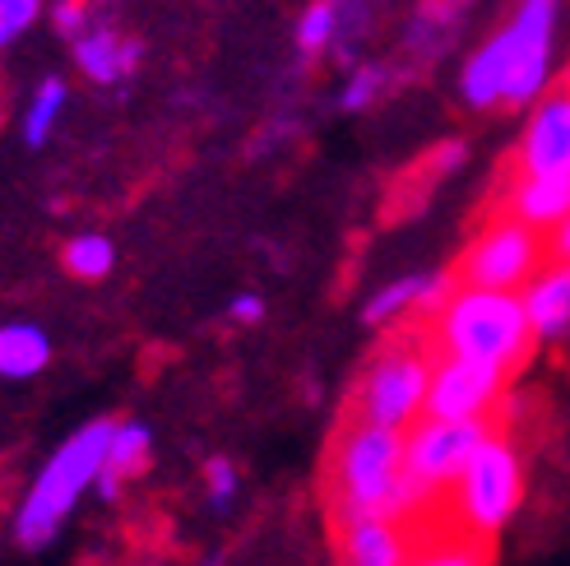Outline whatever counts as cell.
Returning <instances> with one entry per match:
<instances>
[{"label":"cell","instance_id":"cell-21","mask_svg":"<svg viewBox=\"0 0 570 566\" xmlns=\"http://www.w3.org/2000/svg\"><path fill=\"white\" fill-rule=\"evenodd\" d=\"M385 79H390L385 66H357L348 75V84H344V94H338V107H344V111H366L385 94Z\"/></svg>","mask_w":570,"mask_h":566},{"label":"cell","instance_id":"cell-7","mask_svg":"<svg viewBox=\"0 0 570 566\" xmlns=\"http://www.w3.org/2000/svg\"><path fill=\"white\" fill-rule=\"evenodd\" d=\"M492 428L482 418L450 422V418H417L404 432V488L417 497V506L436 492H450L469 456L482 446Z\"/></svg>","mask_w":570,"mask_h":566},{"label":"cell","instance_id":"cell-20","mask_svg":"<svg viewBox=\"0 0 570 566\" xmlns=\"http://www.w3.org/2000/svg\"><path fill=\"white\" fill-rule=\"evenodd\" d=\"M338 42V10L334 0H311L297 19V51L302 56H321Z\"/></svg>","mask_w":570,"mask_h":566},{"label":"cell","instance_id":"cell-5","mask_svg":"<svg viewBox=\"0 0 570 566\" xmlns=\"http://www.w3.org/2000/svg\"><path fill=\"white\" fill-rule=\"evenodd\" d=\"M520 501H524L520 450L501 432H488L450 488L454 520H460L473 539H492V534H501L510 525V516L520 511Z\"/></svg>","mask_w":570,"mask_h":566},{"label":"cell","instance_id":"cell-27","mask_svg":"<svg viewBox=\"0 0 570 566\" xmlns=\"http://www.w3.org/2000/svg\"><path fill=\"white\" fill-rule=\"evenodd\" d=\"M548 256L552 261H561V265H570V214L557 223V228L548 233Z\"/></svg>","mask_w":570,"mask_h":566},{"label":"cell","instance_id":"cell-12","mask_svg":"<svg viewBox=\"0 0 570 566\" xmlns=\"http://www.w3.org/2000/svg\"><path fill=\"white\" fill-rule=\"evenodd\" d=\"M450 293H454V279L441 274V270H432V274H404V279L385 283V289H376L372 297H366L362 321L366 325H390L399 316H413V311H422V316H436Z\"/></svg>","mask_w":570,"mask_h":566},{"label":"cell","instance_id":"cell-22","mask_svg":"<svg viewBox=\"0 0 570 566\" xmlns=\"http://www.w3.org/2000/svg\"><path fill=\"white\" fill-rule=\"evenodd\" d=\"M237 492H242V474H237V465H233V460H223V456H214V460L205 465V497H209V506H214V511H233Z\"/></svg>","mask_w":570,"mask_h":566},{"label":"cell","instance_id":"cell-9","mask_svg":"<svg viewBox=\"0 0 570 566\" xmlns=\"http://www.w3.org/2000/svg\"><path fill=\"white\" fill-rule=\"evenodd\" d=\"M505 367L478 362V358H436L432 362V386H426V413L422 418H450V422H473L501 404L505 394Z\"/></svg>","mask_w":570,"mask_h":566},{"label":"cell","instance_id":"cell-2","mask_svg":"<svg viewBox=\"0 0 570 566\" xmlns=\"http://www.w3.org/2000/svg\"><path fill=\"white\" fill-rule=\"evenodd\" d=\"M330 497L338 520H357V516L409 520L417 511V497L404 488V432H385L353 418L334 446Z\"/></svg>","mask_w":570,"mask_h":566},{"label":"cell","instance_id":"cell-23","mask_svg":"<svg viewBox=\"0 0 570 566\" xmlns=\"http://www.w3.org/2000/svg\"><path fill=\"white\" fill-rule=\"evenodd\" d=\"M409 566H488V557H482L478 544H432L409 557Z\"/></svg>","mask_w":570,"mask_h":566},{"label":"cell","instance_id":"cell-24","mask_svg":"<svg viewBox=\"0 0 570 566\" xmlns=\"http://www.w3.org/2000/svg\"><path fill=\"white\" fill-rule=\"evenodd\" d=\"M42 14V0H0V51H6L19 33L38 23Z\"/></svg>","mask_w":570,"mask_h":566},{"label":"cell","instance_id":"cell-4","mask_svg":"<svg viewBox=\"0 0 570 566\" xmlns=\"http://www.w3.org/2000/svg\"><path fill=\"white\" fill-rule=\"evenodd\" d=\"M436 344L445 358H478L510 372L533 344L520 293H492V289L454 283V293L436 311Z\"/></svg>","mask_w":570,"mask_h":566},{"label":"cell","instance_id":"cell-25","mask_svg":"<svg viewBox=\"0 0 570 566\" xmlns=\"http://www.w3.org/2000/svg\"><path fill=\"white\" fill-rule=\"evenodd\" d=\"M51 23H56V33L79 38L83 28H89V6H83V0H56V6H51Z\"/></svg>","mask_w":570,"mask_h":566},{"label":"cell","instance_id":"cell-10","mask_svg":"<svg viewBox=\"0 0 570 566\" xmlns=\"http://www.w3.org/2000/svg\"><path fill=\"white\" fill-rule=\"evenodd\" d=\"M520 167L529 177H570V89L533 103L520 139Z\"/></svg>","mask_w":570,"mask_h":566},{"label":"cell","instance_id":"cell-16","mask_svg":"<svg viewBox=\"0 0 570 566\" xmlns=\"http://www.w3.org/2000/svg\"><path fill=\"white\" fill-rule=\"evenodd\" d=\"M570 214V177H520L510 191V218H520L533 233H552Z\"/></svg>","mask_w":570,"mask_h":566},{"label":"cell","instance_id":"cell-15","mask_svg":"<svg viewBox=\"0 0 570 566\" xmlns=\"http://www.w3.org/2000/svg\"><path fill=\"white\" fill-rule=\"evenodd\" d=\"M149 456H154V432L145 428V422H111L107 460H102V474H98L94 492H98L102 501H117L130 478L145 474Z\"/></svg>","mask_w":570,"mask_h":566},{"label":"cell","instance_id":"cell-14","mask_svg":"<svg viewBox=\"0 0 570 566\" xmlns=\"http://www.w3.org/2000/svg\"><path fill=\"white\" fill-rule=\"evenodd\" d=\"M75 66L94 84H121L139 66V42L117 33V28H107V23H89L75 38Z\"/></svg>","mask_w":570,"mask_h":566},{"label":"cell","instance_id":"cell-11","mask_svg":"<svg viewBox=\"0 0 570 566\" xmlns=\"http://www.w3.org/2000/svg\"><path fill=\"white\" fill-rule=\"evenodd\" d=\"M413 544L404 520L385 516H357L338 520V566H409Z\"/></svg>","mask_w":570,"mask_h":566},{"label":"cell","instance_id":"cell-19","mask_svg":"<svg viewBox=\"0 0 570 566\" xmlns=\"http://www.w3.org/2000/svg\"><path fill=\"white\" fill-rule=\"evenodd\" d=\"M111 265H117V246H111V237L102 233H79L66 242V270L83 283H98L111 274Z\"/></svg>","mask_w":570,"mask_h":566},{"label":"cell","instance_id":"cell-28","mask_svg":"<svg viewBox=\"0 0 570 566\" xmlns=\"http://www.w3.org/2000/svg\"><path fill=\"white\" fill-rule=\"evenodd\" d=\"M205 566H223V562H218V557H209V562H205Z\"/></svg>","mask_w":570,"mask_h":566},{"label":"cell","instance_id":"cell-18","mask_svg":"<svg viewBox=\"0 0 570 566\" xmlns=\"http://www.w3.org/2000/svg\"><path fill=\"white\" fill-rule=\"evenodd\" d=\"M66 103H70L66 79H42V84H38L33 98H28V107H23V126H19L28 149H42V145H47L51 130L61 126V111H66Z\"/></svg>","mask_w":570,"mask_h":566},{"label":"cell","instance_id":"cell-8","mask_svg":"<svg viewBox=\"0 0 570 566\" xmlns=\"http://www.w3.org/2000/svg\"><path fill=\"white\" fill-rule=\"evenodd\" d=\"M543 233L524 228L520 218H501L492 228H482L478 242L464 256V274L460 283L469 289H492V293H520L524 283L543 270Z\"/></svg>","mask_w":570,"mask_h":566},{"label":"cell","instance_id":"cell-3","mask_svg":"<svg viewBox=\"0 0 570 566\" xmlns=\"http://www.w3.org/2000/svg\"><path fill=\"white\" fill-rule=\"evenodd\" d=\"M107 437H111V418L83 422L79 432H70L61 446L47 456V465L33 474V484L14 506V539L19 548H47L56 534L66 529V520L75 516V506L94 492L102 460H107Z\"/></svg>","mask_w":570,"mask_h":566},{"label":"cell","instance_id":"cell-17","mask_svg":"<svg viewBox=\"0 0 570 566\" xmlns=\"http://www.w3.org/2000/svg\"><path fill=\"white\" fill-rule=\"evenodd\" d=\"M51 362V339L33 321L0 325V381H33Z\"/></svg>","mask_w":570,"mask_h":566},{"label":"cell","instance_id":"cell-26","mask_svg":"<svg viewBox=\"0 0 570 566\" xmlns=\"http://www.w3.org/2000/svg\"><path fill=\"white\" fill-rule=\"evenodd\" d=\"M227 321L233 325H261L265 321V297L261 293H237L227 302Z\"/></svg>","mask_w":570,"mask_h":566},{"label":"cell","instance_id":"cell-13","mask_svg":"<svg viewBox=\"0 0 570 566\" xmlns=\"http://www.w3.org/2000/svg\"><path fill=\"white\" fill-rule=\"evenodd\" d=\"M520 306L533 339H561L570 330V265L548 261L520 289Z\"/></svg>","mask_w":570,"mask_h":566},{"label":"cell","instance_id":"cell-6","mask_svg":"<svg viewBox=\"0 0 570 566\" xmlns=\"http://www.w3.org/2000/svg\"><path fill=\"white\" fill-rule=\"evenodd\" d=\"M432 353L413 339L390 344L372 358V367L357 381V422H372L385 432H409L426 413V386H432Z\"/></svg>","mask_w":570,"mask_h":566},{"label":"cell","instance_id":"cell-1","mask_svg":"<svg viewBox=\"0 0 570 566\" xmlns=\"http://www.w3.org/2000/svg\"><path fill=\"white\" fill-rule=\"evenodd\" d=\"M561 0H520L501 33L482 42L464 70L460 94L469 107H533L548 94L557 56Z\"/></svg>","mask_w":570,"mask_h":566},{"label":"cell","instance_id":"cell-29","mask_svg":"<svg viewBox=\"0 0 570 566\" xmlns=\"http://www.w3.org/2000/svg\"><path fill=\"white\" fill-rule=\"evenodd\" d=\"M460 6H464V0H460Z\"/></svg>","mask_w":570,"mask_h":566}]
</instances>
